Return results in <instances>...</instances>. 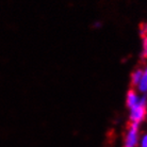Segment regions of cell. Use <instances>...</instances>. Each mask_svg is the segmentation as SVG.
<instances>
[{"instance_id": "1", "label": "cell", "mask_w": 147, "mask_h": 147, "mask_svg": "<svg viewBox=\"0 0 147 147\" xmlns=\"http://www.w3.org/2000/svg\"><path fill=\"white\" fill-rule=\"evenodd\" d=\"M129 110V121L130 124L141 125L147 115V96L142 95L139 102L134 105Z\"/></svg>"}, {"instance_id": "2", "label": "cell", "mask_w": 147, "mask_h": 147, "mask_svg": "<svg viewBox=\"0 0 147 147\" xmlns=\"http://www.w3.org/2000/svg\"><path fill=\"white\" fill-rule=\"evenodd\" d=\"M140 141V125L130 124L124 138V147H138Z\"/></svg>"}, {"instance_id": "3", "label": "cell", "mask_w": 147, "mask_h": 147, "mask_svg": "<svg viewBox=\"0 0 147 147\" xmlns=\"http://www.w3.org/2000/svg\"><path fill=\"white\" fill-rule=\"evenodd\" d=\"M136 90L140 93L141 95H147V66L143 68L142 77L140 79L139 84L136 86Z\"/></svg>"}, {"instance_id": "4", "label": "cell", "mask_w": 147, "mask_h": 147, "mask_svg": "<svg viewBox=\"0 0 147 147\" xmlns=\"http://www.w3.org/2000/svg\"><path fill=\"white\" fill-rule=\"evenodd\" d=\"M142 73H143V68H136L131 73V76H130V82H131V85L133 86H136L140 82V79L142 77Z\"/></svg>"}, {"instance_id": "5", "label": "cell", "mask_w": 147, "mask_h": 147, "mask_svg": "<svg viewBox=\"0 0 147 147\" xmlns=\"http://www.w3.org/2000/svg\"><path fill=\"white\" fill-rule=\"evenodd\" d=\"M141 55L143 59H147V35L143 36L142 38V52Z\"/></svg>"}, {"instance_id": "6", "label": "cell", "mask_w": 147, "mask_h": 147, "mask_svg": "<svg viewBox=\"0 0 147 147\" xmlns=\"http://www.w3.org/2000/svg\"><path fill=\"white\" fill-rule=\"evenodd\" d=\"M138 147H147V133H144L143 136H140L139 146Z\"/></svg>"}, {"instance_id": "7", "label": "cell", "mask_w": 147, "mask_h": 147, "mask_svg": "<svg viewBox=\"0 0 147 147\" xmlns=\"http://www.w3.org/2000/svg\"><path fill=\"white\" fill-rule=\"evenodd\" d=\"M140 32H141V34H142L143 36H145V35H147V25H143V26L141 27Z\"/></svg>"}]
</instances>
